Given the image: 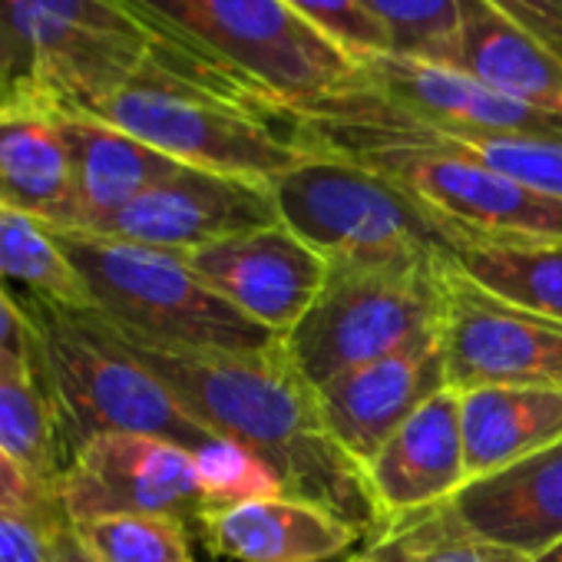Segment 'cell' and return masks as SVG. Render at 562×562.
<instances>
[{
	"label": "cell",
	"instance_id": "cell-12",
	"mask_svg": "<svg viewBox=\"0 0 562 562\" xmlns=\"http://www.w3.org/2000/svg\"><path fill=\"white\" fill-rule=\"evenodd\" d=\"M278 222L271 186L182 166L120 209L113 218L97 225L90 235H110L189 255L212 241Z\"/></svg>",
	"mask_w": 562,
	"mask_h": 562
},
{
	"label": "cell",
	"instance_id": "cell-35",
	"mask_svg": "<svg viewBox=\"0 0 562 562\" xmlns=\"http://www.w3.org/2000/svg\"><path fill=\"white\" fill-rule=\"evenodd\" d=\"M47 542H50V562H100V559L87 549V542L80 539L77 526H74L64 513L54 516L50 532H47Z\"/></svg>",
	"mask_w": 562,
	"mask_h": 562
},
{
	"label": "cell",
	"instance_id": "cell-33",
	"mask_svg": "<svg viewBox=\"0 0 562 562\" xmlns=\"http://www.w3.org/2000/svg\"><path fill=\"white\" fill-rule=\"evenodd\" d=\"M0 355L21 358V361H37L34 322H31L24 302L11 295V289L4 285V281H0Z\"/></svg>",
	"mask_w": 562,
	"mask_h": 562
},
{
	"label": "cell",
	"instance_id": "cell-2",
	"mask_svg": "<svg viewBox=\"0 0 562 562\" xmlns=\"http://www.w3.org/2000/svg\"><path fill=\"white\" fill-rule=\"evenodd\" d=\"M199 67L274 116L361 87V64L308 27L281 0H130Z\"/></svg>",
	"mask_w": 562,
	"mask_h": 562
},
{
	"label": "cell",
	"instance_id": "cell-23",
	"mask_svg": "<svg viewBox=\"0 0 562 562\" xmlns=\"http://www.w3.org/2000/svg\"><path fill=\"white\" fill-rule=\"evenodd\" d=\"M480 289L562 322V241H480L457 255Z\"/></svg>",
	"mask_w": 562,
	"mask_h": 562
},
{
	"label": "cell",
	"instance_id": "cell-13",
	"mask_svg": "<svg viewBox=\"0 0 562 562\" xmlns=\"http://www.w3.org/2000/svg\"><path fill=\"white\" fill-rule=\"evenodd\" d=\"M232 308L285 338L318 299L328 258L285 225H261L186 255Z\"/></svg>",
	"mask_w": 562,
	"mask_h": 562
},
{
	"label": "cell",
	"instance_id": "cell-24",
	"mask_svg": "<svg viewBox=\"0 0 562 562\" xmlns=\"http://www.w3.org/2000/svg\"><path fill=\"white\" fill-rule=\"evenodd\" d=\"M351 562H526V559L473 536L447 499L387 519L378 532L368 536V546Z\"/></svg>",
	"mask_w": 562,
	"mask_h": 562
},
{
	"label": "cell",
	"instance_id": "cell-16",
	"mask_svg": "<svg viewBox=\"0 0 562 562\" xmlns=\"http://www.w3.org/2000/svg\"><path fill=\"white\" fill-rule=\"evenodd\" d=\"M195 522L205 549L228 562H328L364 539L345 516L295 496L205 506Z\"/></svg>",
	"mask_w": 562,
	"mask_h": 562
},
{
	"label": "cell",
	"instance_id": "cell-25",
	"mask_svg": "<svg viewBox=\"0 0 562 562\" xmlns=\"http://www.w3.org/2000/svg\"><path fill=\"white\" fill-rule=\"evenodd\" d=\"M0 281L24 285L27 295L90 308L83 281L57 235L44 222L11 209H0Z\"/></svg>",
	"mask_w": 562,
	"mask_h": 562
},
{
	"label": "cell",
	"instance_id": "cell-30",
	"mask_svg": "<svg viewBox=\"0 0 562 562\" xmlns=\"http://www.w3.org/2000/svg\"><path fill=\"white\" fill-rule=\"evenodd\" d=\"M281 4L358 64L391 54V34L361 0H281Z\"/></svg>",
	"mask_w": 562,
	"mask_h": 562
},
{
	"label": "cell",
	"instance_id": "cell-29",
	"mask_svg": "<svg viewBox=\"0 0 562 562\" xmlns=\"http://www.w3.org/2000/svg\"><path fill=\"white\" fill-rule=\"evenodd\" d=\"M202 486H205V506H225L241 499H261V496H285L278 476L241 443H232L225 437H215L205 450L195 453Z\"/></svg>",
	"mask_w": 562,
	"mask_h": 562
},
{
	"label": "cell",
	"instance_id": "cell-28",
	"mask_svg": "<svg viewBox=\"0 0 562 562\" xmlns=\"http://www.w3.org/2000/svg\"><path fill=\"white\" fill-rule=\"evenodd\" d=\"M437 136L453 149L519 179L522 186L562 199V139H519V136L490 139V136H447V133Z\"/></svg>",
	"mask_w": 562,
	"mask_h": 562
},
{
	"label": "cell",
	"instance_id": "cell-7",
	"mask_svg": "<svg viewBox=\"0 0 562 562\" xmlns=\"http://www.w3.org/2000/svg\"><path fill=\"white\" fill-rule=\"evenodd\" d=\"M159 47L130 0H0V70L70 110L97 113Z\"/></svg>",
	"mask_w": 562,
	"mask_h": 562
},
{
	"label": "cell",
	"instance_id": "cell-22",
	"mask_svg": "<svg viewBox=\"0 0 562 562\" xmlns=\"http://www.w3.org/2000/svg\"><path fill=\"white\" fill-rule=\"evenodd\" d=\"M0 447L54 493L67 450L37 361L0 355Z\"/></svg>",
	"mask_w": 562,
	"mask_h": 562
},
{
	"label": "cell",
	"instance_id": "cell-32",
	"mask_svg": "<svg viewBox=\"0 0 562 562\" xmlns=\"http://www.w3.org/2000/svg\"><path fill=\"white\" fill-rule=\"evenodd\" d=\"M490 4L562 57V0H490Z\"/></svg>",
	"mask_w": 562,
	"mask_h": 562
},
{
	"label": "cell",
	"instance_id": "cell-36",
	"mask_svg": "<svg viewBox=\"0 0 562 562\" xmlns=\"http://www.w3.org/2000/svg\"><path fill=\"white\" fill-rule=\"evenodd\" d=\"M14 93H18V90L11 87V80L4 77V70H0V103H4V100H11Z\"/></svg>",
	"mask_w": 562,
	"mask_h": 562
},
{
	"label": "cell",
	"instance_id": "cell-21",
	"mask_svg": "<svg viewBox=\"0 0 562 562\" xmlns=\"http://www.w3.org/2000/svg\"><path fill=\"white\" fill-rule=\"evenodd\" d=\"M467 480L490 476L562 440L559 387H476L460 394Z\"/></svg>",
	"mask_w": 562,
	"mask_h": 562
},
{
	"label": "cell",
	"instance_id": "cell-9",
	"mask_svg": "<svg viewBox=\"0 0 562 562\" xmlns=\"http://www.w3.org/2000/svg\"><path fill=\"white\" fill-rule=\"evenodd\" d=\"M54 499L74 526L110 516L189 522L205 509V486L186 447L146 434H103L67 460Z\"/></svg>",
	"mask_w": 562,
	"mask_h": 562
},
{
	"label": "cell",
	"instance_id": "cell-10",
	"mask_svg": "<svg viewBox=\"0 0 562 562\" xmlns=\"http://www.w3.org/2000/svg\"><path fill=\"white\" fill-rule=\"evenodd\" d=\"M447 387H559L562 391V322L519 308L450 271L440 322Z\"/></svg>",
	"mask_w": 562,
	"mask_h": 562
},
{
	"label": "cell",
	"instance_id": "cell-14",
	"mask_svg": "<svg viewBox=\"0 0 562 562\" xmlns=\"http://www.w3.org/2000/svg\"><path fill=\"white\" fill-rule=\"evenodd\" d=\"M440 391H447V368L440 335H434L407 351L335 378L315 391V401L331 440L364 470L381 443Z\"/></svg>",
	"mask_w": 562,
	"mask_h": 562
},
{
	"label": "cell",
	"instance_id": "cell-27",
	"mask_svg": "<svg viewBox=\"0 0 562 562\" xmlns=\"http://www.w3.org/2000/svg\"><path fill=\"white\" fill-rule=\"evenodd\" d=\"M391 34V54L447 64L460 31V0H361Z\"/></svg>",
	"mask_w": 562,
	"mask_h": 562
},
{
	"label": "cell",
	"instance_id": "cell-5",
	"mask_svg": "<svg viewBox=\"0 0 562 562\" xmlns=\"http://www.w3.org/2000/svg\"><path fill=\"white\" fill-rule=\"evenodd\" d=\"M21 302L34 322L37 371L54 404L67 460L103 434L162 437L192 457L215 440L179 407L166 384L97 328L87 308L41 295H24Z\"/></svg>",
	"mask_w": 562,
	"mask_h": 562
},
{
	"label": "cell",
	"instance_id": "cell-3",
	"mask_svg": "<svg viewBox=\"0 0 562 562\" xmlns=\"http://www.w3.org/2000/svg\"><path fill=\"white\" fill-rule=\"evenodd\" d=\"M93 116L182 166L261 186L312 156L281 116L232 87L176 70L159 50Z\"/></svg>",
	"mask_w": 562,
	"mask_h": 562
},
{
	"label": "cell",
	"instance_id": "cell-20",
	"mask_svg": "<svg viewBox=\"0 0 562 562\" xmlns=\"http://www.w3.org/2000/svg\"><path fill=\"white\" fill-rule=\"evenodd\" d=\"M447 67L509 100L562 116V57L490 0H460V31Z\"/></svg>",
	"mask_w": 562,
	"mask_h": 562
},
{
	"label": "cell",
	"instance_id": "cell-15",
	"mask_svg": "<svg viewBox=\"0 0 562 562\" xmlns=\"http://www.w3.org/2000/svg\"><path fill=\"white\" fill-rule=\"evenodd\" d=\"M364 480L384 522L453 499L467 483L460 394H434L364 463Z\"/></svg>",
	"mask_w": 562,
	"mask_h": 562
},
{
	"label": "cell",
	"instance_id": "cell-17",
	"mask_svg": "<svg viewBox=\"0 0 562 562\" xmlns=\"http://www.w3.org/2000/svg\"><path fill=\"white\" fill-rule=\"evenodd\" d=\"M460 522L526 562L562 542V440L490 476L467 480L453 499Z\"/></svg>",
	"mask_w": 562,
	"mask_h": 562
},
{
	"label": "cell",
	"instance_id": "cell-19",
	"mask_svg": "<svg viewBox=\"0 0 562 562\" xmlns=\"http://www.w3.org/2000/svg\"><path fill=\"white\" fill-rule=\"evenodd\" d=\"M57 106V123L74 159L77 182V225L70 232H93L156 182L182 169L120 126L70 106Z\"/></svg>",
	"mask_w": 562,
	"mask_h": 562
},
{
	"label": "cell",
	"instance_id": "cell-26",
	"mask_svg": "<svg viewBox=\"0 0 562 562\" xmlns=\"http://www.w3.org/2000/svg\"><path fill=\"white\" fill-rule=\"evenodd\" d=\"M77 532L100 562H192L186 519L176 516H110Z\"/></svg>",
	"mask_w": 562,
	"mask_h": 562
},
{
	"label": "cell",
	"instance_id": "cell-34",
	"mask_svg": "<svg viewBox=\"0 0 562 562\" xmlns=\"http://www.w3.org/2000/svg\"><path fill=\"white\" fill-rule=\"evenodd\" d=\"M54 493L41 486L4 447H0V509L4 506H37L50 503Z\"/></svg>",
	"mask_w": 562,
	"mask_h": 562
},
{
	"label": "cell",
	"instance_id": "cell-11",
	"mask_svg": "<svg viewBox=\"0 0 562 562\" xmlns=\"http://www.w3.org/2000/svg\"><path fill=\"white\" fill-rule=\"evenodd\" d=\"M361 90L394 113L447 136L562 139V116L509 100L470 74L424 57L381 54L364 60Z\"/></svg>",
	"mask_w": 562,
	"mask_h": 562
},
{
	"label": "cell",
	"instance_id": "cell-1",
	"mask_svg": "<svg viewBox=\"0 0 562 562\" xmlns=\"http://www.w3.org/2000/svg\"><path fill=\"white\" fill-rule=\"evenodd\" d=\"M87 312L116 348L169 387L192 420L251 450L285 496L345 516L364 539L384 526L364 470L325 430L315 391L292 364L285 341L255 355L172 351L113 328L93 308Z\"/></svg>",
	"mask_w": 562,
	"mask_h": 562
},
{
	"label": "cell",
	"instance_id": "cell-6",
	"mask_svg": "<svg viewBox=\"0 0 562 562\" xmlns=\"http://www.w3.org/2000/svg\"><path fill=\"white\" fill-rule=\"evenodd\" d=\"M278 218L328 261L453 268L476 245L387 176L312 153L271 186Z\"/></svg>",
	"mask_w": 562,
	"mask_h": 562
},
{
	"label": "cell",
	"instance_id": "cell-8",
	"mask_svg": "<svg viewBox=\"0 0 562 562\" xmlns=\"http://www.w3.org/2000/svg\"><path fill=\"white\" fill-rule=\"evenodd\" d=\"M453 268L328 261L318 299L285 335V351L305 384L318 391L440 335Z\"/></svg>",
	"mask_w": 562,
	"mask_h": 562
},
{
	"label": "cell",
	"instance_id": "cell-4",
	"mask_svg": "<svg viewBox=\"0 0 562 562\" xmlns=\"http://www.w3.org/2000/svg\"><path fill=\"white\" fill-rule=\"evenodd\" d=\"M50 232L77 268L90 308L139 341L215 355H255L285 341L232 308L179 251L90 232Z\"/></svg>",
	"mask_w": 562,
	"mask_h": 562
},
{
	"label": "cell",
	"instance_id": "cell-18",
	"mask_svg": "<svg viewBox=\"0 0 562 562\" xmlns=\"http://www.w3.org/2000/svg\"><path fill=\"white\" fill-rule=\"evenodd\" d=\"M0 209L70 232L77 225V182L67 139L50 97L18 90L0 103Z\"/></svg>",
	"mask_w": 562,
	"mask_h": 562
},
{
	"label": "cell",
	"instance_id": "cell-37",
	"mask_svg": "<svg viewBox=\"0 0 562 562\" xmlns=\"http://www.w3.org/2000/svg\"><path fill=\"white\" fill-rule=\"evenodd\" d=\"M532 562H562V542L559 546H552L549 552H542L539 559H532Z\"/></svg>",
	"mask_w": 562,
	"mask_h": 562
},
{
	"label": "cell",
	"instance_id": "cell-31",
	"mask_svg": "<svg viewBox=\"0 0 562 562\" xmlns=\"http://www.w3.org/2000/svg\"><path fill=\"white\" fill-rule=\"evenodd\" d=\"M57 513V499L0 509V562H50L47 532Z\"/></svg>",
	"mask_w": 562,
	"mask_h": 562
}]
</instances>
